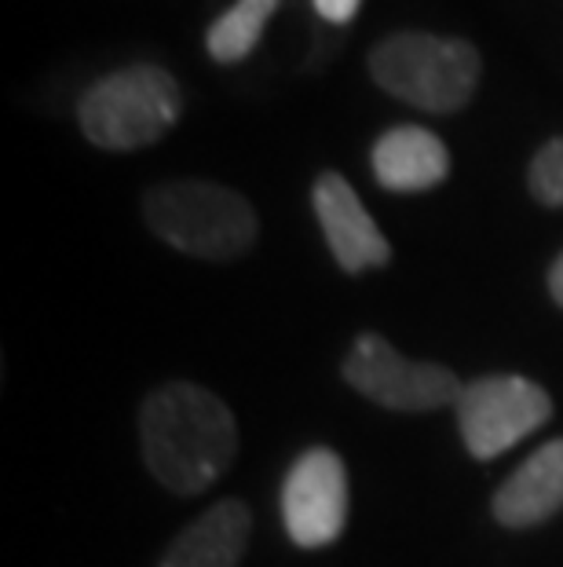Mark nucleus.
I'll return each mask as SVG.
<instances>
[{"label": "nucleus", "mask_w": 563, "mask_h": 567, "mask_svg": "<svg viewBox=\"0 0 563 567\" xmlns=\"http://www.w3.org/2000/svg\"><path fill=\"white\" fill-rule=\"evenodd\" d=\"M139 443L150 476L173 494H201L231 468L238 425L220 395L201 384L173 381L139 406Z\"/></svg>", "instance_id": "f257e3e1"}, {"label": "nucleus", "mask_w": 563, "mask_h": 567, "mask_svg": "<svg viewBox=\"0 0 563 567\" xmlns=\"http://www.w3.org/2000/svg\"><path fill=\"white\" fill-rule=\"evenodd\" d=\"M150 231L173 249L201 260H234L257 243V213L249 198L209 179H169L143 195Z\"/></svg>", "instance_id": "f03ea898"}, {"label": "nucleus", "mask_w": 563, "mask_h": 567, "mask_svg": "<svg viewBox=\"0 0 563 567\" xmlns=\"http://www.w3.org/2000/svg\"><path fill=\"white\" fill-rule=\"evenodd\" d=\"M369 74L395 100L428 114H458L476 95L483 59L465 38L403 30L369 52Z\"/></svg>", "instance_id": "7ed1b4c3"}, {"label": "nucleus", "mask_w": 563, "mask_h": 567, "mask_svg": "<svg viewBox=\"0 0 563 567\" xmlns=\"http://www.w3.org/2000/svg\"><path fill=\"white\" fill-rule=\"evenodd\" d=\"M184 114V92L169 70L132 63L92 84L77 103V125L103 151H139L165 140Z\"/></svg>", "instance_id": "20e7f679"}, {"label": "nucleus", "mask_w": 563, "mask_h": 567, "mask_svg": "<svg viewBox=\"0 0 563 567\" xmlns=\"http://www.w3.org/2000/svg\"><path fill=\"white\" fill-rule=\"evenodd\" d=\"M344 381L366 400H374L399 414H425L461 400L465 384L442 363L406 359L380 333H358L352 352L341 363Z\"/></svg>", "instance_id": "39448f33"}, {"label": "nucleus", "mask_w": 563, "mask_h": 567, "mask_svg": "<svg viewBox=\"0 0 563 567\" xmlns=\"http://www.w3.org/2000/svg\"><path fill=\"white\" fill-rule=\"evenodd\" d=\"M458 406V429L469 454L479 462L512 451L520 440L538 432L553 414V400L542 384L520 373H487L465 384Z\"/></svg>", "instance_id": "423d86ee"}, {"label": "nucleus", "mask_w": 563, "mask_h": 567, "mask_svg": "<svg viewBox=\"0 0 563 567\" xmlns=\"http://www.w3.org/2000/svg\"><path fill=\"white\" fill-rule=\"evenodd\" d=\"M282 520L301 549H322L341 538L347 520V473L337 451L311 446L285 473Z\"/></svg>", "instance_id": "0eeeda50"}, {"label": "nucleus", "mask_w": 563, "mask_h": 567, "mask_svg": "<svg viewBox=\"0 0 563 567\" xmlns=\"http://www.w3.org/2000/svg\"><path fill=\"white\" fill-rule=\"evenodd\" d=\"M311 205H315L319 227L326 235L333 260L347 275H363L369 268H385L392 260L388 238L380 235L374 216L358 202L355 187L341 173H322L311 187Z\"/></svg>", "instance_id": "6e6552de"}, {"label": "nucleus", "mask_w": 563, "mask_h": 567, "mask_svg": "<svg viewBox=\"0 0 563 567\" xmlns=\"http://www.w3.org/2000/svg\"><path fill=\"white\" fill-rule=\"evenodd\" d=\"M494 520L501 527H538L563 509V440H553L526 457L505 484L494 491Z\"/></svg>", "instance_id": "1a4fd4ad"}, {"label": "nucleus", "mask_w": 563, "mask_h": 567, "mask_svg": "<svg viewBox=\"0 0 563 567\" xmlns=\"http://www.w3.org/2000/svg\"><path fill=\"white\" fill-rule=\"evenodd\" d=\"M377 184L395 195H417V190L439 187L450 173V154L436 132L421 125H395L374 143L369 154Z\"/></svg>", "instance_id": "9d476101"}, {"label": "nucleus", "mask_w": 563, "mask_h": 567, "mask_svg": "<svg viewBox=\"0 0 563 567\" xmlns=\"http://www.w3.org/2000/svg\"><path fill=\"white\" fill-rule=\"evenodd\" d=\"M249 530H253V516L246 502L223 498L179 530L158 567H238L246 557Z\"/></svg>", "instance_id": "9b49d317"}, {"label": "nucleus", "mask_w": 563, "mask_h": 567, "mask_svg": "<svg viewBox=\"0 0 563 567\" xmlns=\"http://www.w3.org/2000/svg\"><path fill=\"white\" fill-rule=\"evenodd\" d=\"M279 4L282 0H238L234 8H227L206 33L209 55L223 66H234V63H242V59H249L257 52L263 27H268V19L279 11Z\"/></svg>", "instance_id": "f8f14e48"}, {"label": "nucleus", "mask_w": 563, "mask_h": 567, "mask_svg": "<svg viewBox=\"0 0 563 567\" xmlns=\"http://www.w3.org/2000/svg\"><path fill=\"white\" fill-rule=\"evenodd\" d=\"M526 187H531L534 202H542L545 209H563V136L549 140L534 154L531 173H526Z\"/></svg>", "instance_id": "ddd939ff"}, {"label": "nucleus", "mask_w": 563, "mask_h": 567, "mask_svg": "<svg viewBox=\"0 0 563 567\" xmlns=\"http://www.w3.org/2000/svg\"><path fill=\"white\" fill-rule=\"evenodd\" d=\"M311 4H315V11L326 22H352L355 19V11H358V4H363V0H311Z\"/></svg>", "instance_id": "4468645a"}, {"label": "nucleus", "mask_w": 563, "mask_h": 567, "mask_svg": "<svg viewBox=\"0 0 563 567\" xmlns=\"http://www.w3.org/2000/svg\"><path fill=\"white\" fill-rule=\"evenodd\" d=\"M549 293H553V300L563 308V252L553 260V268H549Z\"/></svg>", "instance_id": "2eb2a0df"}]
</instances>
